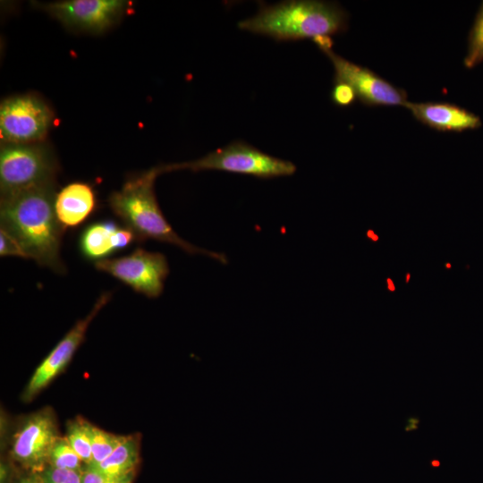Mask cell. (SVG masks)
Returning a JSON list of instances; mask_svg holds the SVG:
<instances>
[{
	"instance_id": "obj_12",
	"label": "cell",
	"mask_w": 483,
	"mask_h": 483,
	"mask_svg": "<svg viewBox=\"0 0 483 483\" xmlns=\"http://www.w3.org/2000/svg\"><path fill=\"white\" fill-rule=\"evenodd\" d=\"M413 116L427 126L440 131H462L477 129L480 118L474 113L450 103H412L405 105Z\"/></svg>"
},
{
	"instance_id": "obj_3",
	"label": "cell",
	"mask_w": 483,
	"mask_h": 483,
	"mask_svg": "<svg viewBox=\"0 0 483 483\" xmlns=\"http://www.w3.org/2000/svg\"><path fill=\"white\" fill-rule=\"evenodd\" d=\"M161 174L158 165L130 177L119 191L108 198L114 214L133 232L138 241L152 239L166 242L187 253L201 254L226 264L228 260L225 254L197 247L181 238L172 228L155 194V181Z\"/></svg>"
},
{
	"instance_id": "obj_1",
	"label": "cell",
	"mask_w": 483,
	"mask_h": 483,
	"mask_svg": "<svg viewBox=\"0 0 483 483\" xmlns=\"http://www.w3.org/2000/svg\"><path fill=\"white\" fill-rule=\"evenodd\" d=\"M55 182L1 197V227L20 243L27 258L58 274L65 272L61 258L64 231L55 210Z\"/></svg>"
},
{
	"instance_id": "obj_15",
	"label": "cell",
	"mask_w": 483,
	"mask_h": 483,
	"mask_svg": "<svg viewBox=\"0 0 483 483\" xmlns=\"http://www.w3.org/2000/svg\"><path fill=\"white\" fill-rule=\"evenodd\" d=\"M118 225L103 221L87 226L80 237V250L88 259L99 261L116 251L114 235Z\"/></svg>"
},
{
	"instance_id": "obj_17",
	"label": "cell",
	"mask_w": 483,
	"mask_h": 483,
	"mask_svg": "<svg viewBox=\"0 0 483 483\" xmlns=\"http://www.w3.org/2000/svg\"><path fill=\"white\" fill-rule=\"evenodd\" d=\"M88 428L92 450V462L89 466L95 467L113 453L121 442L123 436L106 432L89 421Z\"/></svg>"
},
{
	"instance_id": "obj_26",
	"label": "cell",
	"mask_w": 483,
	"mask_h": 483,
	"mask_svg": "<svg viewBox=\"0 0 483 483\" xmlns=\"http://www.w3.org/2000/svg\"><path fill=\"white\" fill-rule=\"evenodd\" d=\"M368 236L372 238L374 241H377L378 237L374 233L373 231L369 230L368 232Z\"/></svg>"
},
{
	"instance_id": "obj_19",
	"label": "cell",
	"mask_w": 483,
	"mask_h": 483,
	"mask_svg": "<svg viewBox=\"0 0 483 483\" xmlns=\"http://www.w3.org/2000/svg\"><path fill=\"white\" fill-rule=\"evenodd\" d=\"M483 61V3L478 12L469 37L467 55L464 65L473 68Z\"/></svg>"
},
{
	"instance_id": "obj_5",
	"label": "cell",
	"mask_w": 483,
	"mask_h": 483,
	"mask_svg": "<svg viewBox=\"0 0 483 483\" xmlns=\"http://www.w3.org/2000/svg\"><path fill=\"white\" fill-rule=\"evenodd\" d=\"M58 163L46 143H2L1 197L35 186L55 182Z\"/></svg>"
},
{
	"instance_id": "obj_25",
	"label": "cell",
	"mask_w": 483,
	"mask_h": 483,
	"mask_svg": "<svg viewBox=\"0 0 483 483\" xmlns=\"http://www.w3.org/2000/svg\"><path fill=\"white\" fill-rule=\"evenodd\" d=\"M409 425L405 428V431H411L417 428L419 419L416 417H411L408 419Z\"/></svg>"
},
{
	"instance_id": "obj_4",
	"label": "cell",
	"mask_w": 483,
	"mask_h": 483,
	"mask_svg": "<svg viewBox=\"0 0 483 483\" xmlns=\"http://www.w3.org/2000/svg\"><path fill=\"white\" fill-rule=\"evenodd\" d=\"M159 166L162 174L176 170H216L260 179L290 176L296 171L292 162L273 157L241 140L233 141L193 161Z\"/></svg>"
},
{
	"instance_id": "obj_18",
	"label": "cell",
	"mask_w": 483,
	"mask_h": 483,
	"mask_svg": "<svg viewBox=\"0 0 483 483\" xmlns=\"http://www.w3.org/2000/svg\"><path fill=\"white\" fill-rule=\"evenodd\" d=\"M48 466L81 472L85 464L73 450L67 438L60 436L51 450Z\"/></svg>"
},
{
	"instance_id": "obj_16",
	"label": "cell",
	"mask_w": 483,
	"mask_h": 483,
	"mask_svg": "<svg viewBox=\"0 0 483 483\" xmlns=\"http://www.w3.org/2000/svg\"><path fill=\"white\" fill-rule=\"evenodd\" d=\"M89 421L82 417H76L66 424L65 437L85 465L92 462L91 442L88 428Z\"/></svg>"
},
{
	"instance_id": "obj_28",
	"label": "cell",
	"mask_w": 483,
	"mask_h": 483,
	"mask_svg": "<svg viewBox=\"0 0 483 483\" xmlns=\"http://www.w3.org/2000/svg\"><path fill=\"white\" fill-rule=\"evenodd\" d=\"M409 278H410V274H408V275H406V281H407V282H408Z\"/></svg>"
},
{
	"instance_id": "obj_27",
	"label": "cell",
	"mask_w": 483,
	"mask_h": 483,
	"mask_svg": "<svg viewBox=\"0 0 483 483\" xmlns=\"http://www.w3.org/2000/svg\"><path fill=\"white\" fill-rule=\"evenodd\" d=\"M387 283H388V288L390 291L394 292V285L392 282V280L390 278L387 279Z\"/></svg>"
},
{
	"instance_id": "obj_2",
	"label": "cell",
	"mask_w": 483,
	"mask_h": 483,
	"mask_svg": "<svg viewBox=\"0 0 483 483\" xmlns=\"http://www.w3.org/2000/svg\"><path fill=\"white\" fill-rule=\"evenodd\" d=\"M347 26L348 14L339 4L316 0L259 4L255 16L238 23L241 30L281 41L331 37Z\"/></svg>"
},
{
	"instance_id": "obj_7",
	"label": "cell",
	"mask_w": 483,
	"mask_h": 483,
	"mask_svg": "<svg viewBox=\"0 0 483 483\" xmlns=\"http://www.w3.org/2000/svg\"><path fill=\"white\" fill-rule=\"evenodd\" d=\"M59 436L54 410L44 407L20 420L13 435L11 456L22 467L40 473L48 466L51 450Z\"/></svg>"
},
{
	"instance_id": "obj_23",
	"label": "cell",
	"mask_w": 483,
	"mask_h": 483,
	"mask_svg": "<svg viewBox=\"0 0 483 483\" xmlns=\"http://www.w3.org/2000/svg\"><path fill=\"white\" fill-rule=\"evenodd\" d=\"M0 255L15 256L27 258V256L20 243L4 229L0 228Z\"/></svg>"
},
{
	"instance_id": "obj_13",
	"label": "cell",
	"mask_w": 483,
	"mask_h": 483,
	"mask_svg": "<svg viewBox=\"0 0 483 483\" xmlns=\"http://www.w3.org/2000/svg\"><path fill=\"white\" fill-rule=\"evenodd\" d=\"M97 206L93 188L83 182H73L60 190L55 199V210L63 228H75L87 220Z\"/></svg>"
},
{
	"instance_id": "obj_9",
	"label": "cell",
	"mask_w": 483,
	"mask_h": 483,
	"mask_svg": "<svg viewBox=\"0 0 483 483\" xmlns=\"http://www.w3.org/2000/svg\"><path fill=\"white\" fill-rule=\"evenodd\" d=\"M128 5L124 0H64L40 6L69 29L100 33L116 24Z\"/></svg>"
},
{
	"instance_id": "obj_14",
	"label": "cell",
	"mask_w": 483,
	"mask_h": 483,
	"mask_svg": "<svg viewBox=\"0 0 483 483\" xmlns=\"http://www.w3.org/2000/svg\"><path fill=\"white\" fill-rule=\"evenodd\" d=\"M140 436L139 435L123 436L121 442L113 453L93 468L111 477L134 475L140 462Z\"/></svg>"
},
{
	"instance_id": "obj_6",
	"label": "cell",
	"mask_w": 483,
	"mask_h": 483,
	"mask_svg": "<svg viewBox=\"0 0 483 483\" xmlns=\"http://www.w3.org/2000/svg\"><path fill=\"white\" fill-rule=\"evenodd\" d=\"M54 119L49 106L33 94L4 99L0 106L2 143H36L46 138Z\"/></svg>"
},
{
	"instance_id": "obj_20",
	"label": "cell",
	"mask_w": 483,
	"mask_h": 483,
	"mask_svg": "<svg viewBox=\"0 0 483 483\" xmlns=\"http://www.w3.org/2000/svg\"><path fill=\"white\" fill-rule=\"evenodd\" d=\"M45 483H82L81 472L47 466L40 472Z\"/></svg>"
},
{
	"instance_id": "obj_22",
	"label": "cell",
	"mask_w": 483,
	"mask_h": 483,
	"mask_svg": "<svg viewBox=\"0 0 483 483\" xmlns=\"http://www.w3.org/2000/svg\"><path fill=\"white\" fill-rule=\"evenodd\" d=\"M332 101L339 106H348L357 98L354 89L347 83L335 82L331 92Z\"/></svg>"
},
{
	"instance_id": "obj_8",
	"label": "cell",
	"mask_w": 483,
	"mask_h": 483,
	"mask_svg": "<svg viewBox=\"0 0 483 483\" xmlns=\"http://www.w3.org/2000/svg\"><path fill=\"white\" fill-rule=\"evenodd\" d=\"M95 267L148 298H157L162 294L169 274L164 254L140 248L127 256L97 261Z\"/></svg>"
},
{
	"instance_id": "obj_21",
	"label": "cell",
	"mask_w": 483,
	"mask_h": 483,
	"mask_svg": "<svg viewBox=\"0 0 483 483\" xmlns=\"http://www.w3.org/2000/svg\"><path fill=\"white\" fill-rule=\"evenodd\" d=\"M134 475L111 477L99 472L89 465H85L81 471L82 483H132Z\"/></svg>"
},
{
	"instance_id": "obj_24",
	"label": "cell",
	"mask_w": 483,
	"mask_h": 483,
	"mask_svg": "<svg viewBox=\"0 0 483 483\" xmlns=\"http://www.w3.org/2000/svg\"><path fill=\"white\" fill-rule=\"evenodd\" d=\"M13 483H45L40 473L30 471L21 475Z\"/></svg>"
},
{
	"instance_id": "obj_11",
	"label": "cell",
	"mask_w": 483,
	"mask_h": 483,
	"mask_svg": "<svg viewBox=\"0 0 483 483\" xmlns=\"http://www.w3.org/2000/svg\"><path fill=\"white\" fill-rule=\"evenodd\" d=\"M110 298V292H103L97 298L89 313L72 327L39 364L22 393L21 399L24 402L31 401L67 367L83 342L90 322L109 301Z\"/></svg>"
},
{
	"instance_id": "obj_10",
	"label": "cell",
	"mask_w": 483,
	"mask_h": 483,
	"mask_svg": "<svg viewBox=\"0 0 483 483\" xmlns=\"http://www.w3.org/2000/svg\"><path fill=\"white\" fill-rule=\"evenodd\" d=\"M323 52L334 66L335 82L349 84L363 104L405 106L408 103L403 89L394 87L371 70L340 56L332 48Z\"/></svg>"
}]
</instances>
